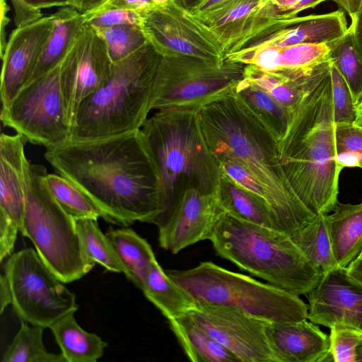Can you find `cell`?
Returning <instances> with one entry per match:
<instances>
[{"instance_id":"cell-1","label":"cell","mask_w":362,"mask_h":362,"mask_svg":"<svg viewBox=\"0 0 362 362\" xmlns=\"http://www.w3.org/2000/svg\"><path fill=\"white\" fill-rule=\"evenodd\" d=\"M45 158L102 210L106 221L158 226L165 207L157 165L141 129L46 148Z\"/></svg>"},{"instance_id":"cell-2","label":"cell","mask_w":362,"mask_h":362,"mask_svg":"<svg viewBox=\"0 0 362 362\" xmlns=\"http://www.w3.org/2000/svg\"><path fill=\"white\" fill-rule=\"evenodd\" d=\"M199 115L214 156L240 163L260 182L282 231L291 235L316 216L291 186L277 139L233 92L200 107Z\"/></svg>"},{"instance_id":"cell-3","label":"cell","mask_w":362,"mask_h":362,"mask_svg":"<svg viewBox=\"0 0 362 362\" xmlns=\"http://www.w3.org/2000/svg\"><path fill=\"white\" fill-rule=\"evenodd\" d=\"M281 165L293 189L315 215L338 202L341 168L337 162L329 59L310 83L279 141Z\"/></svg>"},{"instance_id":"cell-4","label":"cell","mask_w":362,"mask_h":362,"mask_svg":"<svg viewBox=\"0 0 362 362\" xmlns=\"http://www.w3.org/2000/svg\"><path fill=\"white\" fill-rule=\"evenodd\" d=\"M141 130L160 178L165 211L160 223L185 189L218 191L222 170L206 144L199 109H159L148 117Z\"/></svg>"},{"instance_id":"cell-5","label":"cell","mask_w":362,"mask_h":362,"mask_svg":"<svg viewBox=\"0 0 362 362\" xmlns=\"http://www.w3.org/2000/svg\"><path fill=\"white\" fill-rule=\"evenodd\" d=\"M161 55L148 41L113 63L107 83L80 106L70 140L109 137L141 129L151 109Z\"/></svg>"},{"instance_id":"cell-6","label":"cell","mask_w":362,"mask_h":362,"mask_svg":"<svg viewBox=\"0 0 362 362\" xmlns=\"http://www.w3.org/2000/svg\"><path fill=\"white\" fill-rule=\"evenodd\" d=\"M209 240L218 256L297 296L309 293L323 275L290 235L228 213L221 218Z\"/></svg>"},{"instance_id":"cell-7","label":"cell","mask_w":362,"mask_h":362,"mask_svg":"<svg viewBox=\"0 0 362 362\" xmlns=\"http://www.w3.org/2000/svg\"><path fill=\"white\" fill-rule=\"evenodd\" d=\"M165 272L194 305L230 306L268 322L308 319V305L299 296L211 262H200L189 269Z\"/></svg>"},{"instance_id":"cell-8","label":"cell","mask_w":362,"mask_h":362,"mask_svg":"<svg viewBox=\"0 0 362 362\" xmlns=\"http://www.w3.org/2000/svg\"><path fill=\"white\" fill-rule=\"evenodd\" d=\"M42 165L30 164L21 232L33 243L48 268L64 283L78 280L95 266L85 255L76 221L47 189Z\"/></svg>"},{"instance_id":"cell-9","label":"cell","mask_w":362,"mask_h":362,"mask_svg":"<svg viewBox=\"0 0 362 362\" xmlns=\"http://www.w3.org/2000/svg\"><path fill=\"white\" fill-rule=\"evenodd\" d=\"M245 66L228 59L218 64L192 56L161 57L151 109H199L231 93L243 77Z\"/></svg>"},{"instance_id":"cell-10","label":"cell","mask_w":362,"mask_h":362,"mask_svg":"<svg viewBox=\"0 0 362 362\" xmlns=\"http://www.w3.org/2000/svg\"><path fill=\"white\" fill-rule=\"evenodd\" d=\"M4 269L11 291V305L21 320L49 328L64 315L78 310L75 294L33 248L13 253Z\"/></svg>"},{"instance_id":"cell-11","label":"cell","mask_w":362,"mask_h":362,"mask_svg":"<svg viewBox=\"0 0 362 362\" xmlns=\"http://www.w3.org/2000/svg\"><path fill=\"white\" fill-rule=\"evenodd\" d=\"M61 65V64H60ZM60 65L25 86L1 110V121L25 141L45 148L70 139L60 84Z\"/></svg>"},{"instance_id":"cell-12","label":"cell","mask_w":362,"mask_h":362,"mask_svg":"<svg viewBox=\"0 0 362 362\" xmlns=\"http://www.w3.org/2000/svg\"><path fill=\"white\" fill-rule=\"evenodd\" d=\"M148 41L162 56L186 55L218 64L226 52L211 32L175 0L139 12Z\"/></svg>"},{"instance_id":"cell-13","label":"cell","mask_w":362,"mask_h":362,"mask_svg":"<svg viewBox=\"0 0 362 362\" xmlns=\"http://www.w3.org/2000/svg\"><path fill=\"white\" fill-rule=\"evenodd\" d=\"M112 62L103 39L90 25L83 27L60 65V84L70 129L82 103L110 78Z\"/></svg>"},{"instance_id":"cell-14","label":"cell","mask_w":362,"mask_h":362,"mask_svg":"<svg viewBox=\"0 0 362 362\" xmlns=\"http://www.w3.org/2000/svg\"><path fill=\"white\" fill-rule=\"evenodd\" d=\"M186 314L240 362H279L266 334L268 321L235 308L212 304L194 305Z\"/></svg>"},{"instance_id":"cell-15","label":"cell","mask_w":362,"mask_h":362,"mask_svg":"<svg viewBox=\"0 0 362 362\" xmlns=\"http://www.w3.org/2000/svg\"><path fill=\"white\" fill-rule=\"evenodd\" d=\"M226 213L218 189L205 193L197 188L187 189L175 198L158 226L159 245L175 255L209 240Z\"/></svg>"},{"instance_id":"cell-16","label":"cell","mask_w":362,"mask_h":362,"mask_svg":"<svg viewBox=\"0 0 362 362\" xmlns=\"http://www.w3.org/2000/svg\"><path fill=\"white\" fill-rule=\"evenodd\" d=\"M19 134L0 136V261L11 256L23 223L30 165Z\"/></svg>"},{"instance_id":"cell-17","label":"cell","mask_w":362,"mask_h":362,"mask_svg":"<svg viewBox=\"0 0 362 362\" xmlns=\"http://www.w3.org/2000/svg\"><path fill=\"white\" fill-rule=\"evenodd\" d=\"M307 296L310 321L329 329L340 325L362 332V283L346 268L324 274Z\"/></svg>"},{"instance_id":"cell-18","label":"cell","mask_w":362,"mask_h":362,"mask_svg":"<svg viewBox=\"0 0 362 362\" xmlns=\"http://www.w3.org/2000/svg\"><path fill=\"white\" fill-rule=\"evenodd\" d=\"M53 24L52 14L16 27L10 34L1 56V107H6L28 83Z\"/></svg>"},{"instance_id":"cell-19","label":"cell","mask_w":362,"mask_h":362,"mask_svg":"<svg viewBox=\"0 0 362 362\" xmlns=\"http://www.w3.org/2000/svg\"><path fill=\"white\" fill-rule=\"evenodd\" d=\"M347 29L346 18L342 10L277 20L244 41L233 52L255 47L327 44L342 37Z\"/></svg>"},{"instance_id":"cell-20","label":"cell","mask_w":362,"mask_h":362,"mask_svg":"<svg viewBox=\"0 0 362 362\" xmlns=\"http://www.w3.org/2000/svg\"><path fill=\"white\" fill-rule=\"evenodd\" d=\"M266 334L279 362L333 361L329 335L307 319L268 322Z\"/></svg>"},{"instance_id":"cell-21","label":"cell","mask_w":362,"mask_h":362,"mask_svg":"<svg viewBox=\"0 0 362 362\" xmlns=\"http://www.w3.org/2000/svg\"><path fill=\"white\" fill-rule=\"evenodd\" d=\"M266 0H233L214 12L196 17L223 47L226 54L268 26L260 16Z\"/></svg>"},{"instance_id":"cell-22","label":"cell","mask_w":362,"mask_h":362,"mask_svg":"<svg viewBox=\"0 0 362 362\" xmlns=\"http://www.w3.org/2000/svg\"><path fill=\"white\" fill-rule=\"evenodd\" d=\"M327 44H300L284 47H255L226 54V59L251 64L269 72L310 67L329 59Z\"/></svg>"},{"instance_id":"cell-23","label":"cell","mask_w":362,"mask_h":362,"mask_svg":"<svg viewBox=\"0 0 362 362\" xmlns=\"http://www.w3.org/2000/svg\"><path fill=\"white\" fill-rule=\"evenodd\" d=\"M53 15L52 29L28 83L62 64L83 27V14L74 6L62 7Z\"/></svg>"},{"instance_id":"cell-24","label":"cell","mask_w":362,"mask_h":362,"mask_svg":"<svg viewBox=\"0 0 362 362\" xmlns=\"http://www.w3.org/2000/svg\"><path fill=\"white\" fill-rule=\"evenodd\" d=\"M327 214L332 246L340 267L347 268L362 252V202L336 203Z\"/></svg>"},{"instance_id":"cell-25","label":"cell","mask_w":362,"mask_h":362,"mask_svg":"<svg viewBox=\"0 0 362 362\" xmlns=\"http://www.w3.org/2000/svg\"><path fill=\"white\" fill-rule=\"evenodd\" d=\"M185 355L192 362H240L230 350L214 338L187 314L168 320Z\"/></svg>"},{"instance_id":"cell-26","label":"cell","mask_w":362,"mask_h":362,"mask_svg":"<svg viewBox=\"0 0 362 362\" xmlns=\"http://www.w3.org/2000/svg\"><path fill=\"white\" fill-rule=\"evenodd\" d=\"M74 313H68L49 328L66 362H96L103 356L107 344L97 334L84 330Z\"/></svg>"},{"instance_id":"cell-27","label":"cell","mask_w":362,"mask_h":362,"mask_svg":"<svg viewBox=\"0 0 362 362\" xmlns=\"http://www.w3.org/2000/svg\"><path fill=\"white\" fill-rule=\"evenodd\" d=\"M218 194L226 213L250 223L282 231L267 202L243 189L223 172Z\"/></svg>"},{"instance_id":"cell-28","label":"cell","mask_w":362,"mask_h":362,"mask_svg":"<svg viewBox=\"0 0 362 362\" xmlns=\"http://www.w3.org/2000/svg\"><path fill=\"white\" fill-rule=\"evenodd\" d=\"M106 235L127 270L126 276L141 290L149 269L156 260L151 245L128 228L110 230Z\"/></svg>"},{"instance_id":"cell-29","label":"cell","mask_w":362,"mask_h":362,"mask_svg":"<svg viewBox=\"0 0 362 362\" xmlns=\"http://www.w3.org/2000/svg\"><path fill=\"white\" fill-rule=\"evenodd\" d=\"M141 291L168 320L185 315L194 306L190 297L168 276L157 260L152 263Z\"/></svg>"},{"instance_id":"cell-30","label":"cell","mask_w":362,"mask_h":362,"mask_svg":"<svg viewBox=\"0 0 362 362\" xmlns=\"http://www.w3.org/2000/svg\"><path fill=\"white\" fill-rule=\"evenodd\" d=\"M233 93L253 112L279 141L284 136L292 115L288 110L244 77L234 87Z\"/></svg>"},{"instance_id":"cell-31","label":"cell","mask_w":362,"mask_h":362,"mask_svg":"<svg viewBox=\"0 0 362 362\" xmlns=\"http://www.w3.org/2000/svg\"><path fill=\"white\" fill-rule=\"evenodd\" d=\"M290 236L307 259L320 268L323 274L340 267L333 252L327 214H317Z\"/></svg>"},{"instance_id":"cell-32","label":"cell","mask_w":362,"mask_h":362,"mask_svg":"<svg viewBox=\"0 0 362 362\" xmlns=\"http://www.w3.org/2000/svg\"><path fill=\"white\" fill-rule=\"evenodd\" d=\"M45 328L21 320L20 328L4 351L1 362H66L62 353L49 352L42 335Z\"/></svg>"},{"instance_id":"cell-33","label":"cell","mask_w":362,"mask_h":362,"mask_svg":"<svg viewBox=\"0 0 362 362\" xmlns=\"http://www.w3.org/2000/svg\"><path fill=\"white\" fill-rule=\"evenodd\" d=\"M44 181L59 204L74 220L104 218L98 206L69 179L61 175L47 173Z\"/></svg>"},{"instance_id":"cell-34","label":"cell","mask_w":362,"mask_h":362,"mask_svg":"<svg viewBox=\"0 0 362 362\" xmlns=\"http://www.w3.org/2000/svg\"><path fill=\"white\" fill-rule=\"evenodd\" d=\"M76 226L83 252L93 262L107 270L127 275V270L119 260L110 239L104 234L93 218H81Z\"/></svg>"},{"instance_id":"cell-35","label":"cell","mask_w":362,"mask_h":362,"mask_svg":"<svg viewBox=\"0 0 362 362\" xmlns=\"http://www.w3.org/2000/svg\"><path fill=\"white\" fill-rule=\"evenodd\" d=\"M329 59L346 81L356 107L362 99V62L356 52L350 27L340 38L327 44Z\"/></svg>"},{"instance_id":"cell-36","label":"cell","mask_w":362,"mask_h":362,"mask_svg":"<svg viewBox=\"0 0 362 362\" xmlns=\"http://www.w3.org/2000/svg\"><path fill=\"white\" fill-rule=\"evenodd\" d=\"M96 32L103 39L113 63L129 57L148 42L140 25L121 24Z\"/></svg>"},{"instance_id":"cell-37","label":"cell","mask_w":362,"mask_h":362,"mask_svg":"<svg viewBox=\"0 0 362 362\" xmlns=\"http://www.w3.org/2000/svg\"><path fill=\"white\" fill-rule=\"evenodd\" d=\"M330 353L335 362H362V332L349 327L330 328Z\"/></svg>"},{"instance_id":"cell-38","label":"cell","mask_w":362,"mask_h":362,"mask_svg":"<svg viewBox=\"0 0 362 362\" xmlns=\"http://www.w3.org/2000/svg\"><path fill=\"white\" fill-rule=\"evenodd\" d=\"M329 71L334 123L354 124L356 110L351 92L346 81L330 59Z\"/></svg>"},{"instance_id":"cell-39","label":"cell","mask_w":362,"mask_h":362,"mask_svg":"<svg viewBox=\"0 0 362 362\" xmlns=\"http://www.w3.org/2000/svg\"><path fill=\"white\" fill-rule=\"evenodd\" d=\"M84 23L95 30H100L121 24L140 25L138 11L119 8H95L83 13Z\"/></svg>"},{"instance_id":"cell-40","label":"cell","mask_w":362,"mask_h":362,"mask_svg":"<svg viewBox=\"0 0 362 362\" xmlns=\"http://www.w3.org/2000/svg\"><path fill=\"white\" fill-rule=\"evenodd\" d=\"M331 0H266L261 9L262 17L267 21L289 19L307 8Z\"/></svg>"},{"instance_id":"cell-41","label":"cell","mask_w":362,"mask_h":362,"mask_svg":"<svg viewBox=\"0 0 362 362\" xmlns=\"http://www.w3.org/2000/svg\"><path fill=\"white\" fill-rule=\"evenodd\" d=\"M218 161L224 174L243 189L264 199L268 204L265 189L260 182L245 168L240 163L230 160L221 159L218 160Z\"/></svg>"},{"instance_id":"cell-42","label":"cell","mask_w":362,"mask_h":362,"mask_svg":"<svg viewBox=\"0 0 362 362\" xmlns=\"http://www.w3.org/2000/svg\"><path fill=\"white\" fill-rule=\"evenodd\" d=\"M337 153H354L362 160V126L356 124H335Z\"/></svg>"},{"instance_id":"cell-43","label":"cell","mask_w":362,"mask_h":362,"mask_svg":"<svg viewBox=\"0 0 362 362\" xmlns=\"http://www.w3.org/2000/svg\"><path fill=\"white\" fill-rule=\"evenodd\" d=\"M151 5V0H106L95 8H119L139 12Z\"/></svg>"},{"instance_id":"cell-44","label":"cell","mask_w":362,"mask_h":362,"mask_svg":"<svg viewBox=\"0 0 362 362\" xmlns=\"http://www.w3.org/2000/svg\"><path fill=\"white\" fill-rule=\"evenodd\" d=\"M350 28L356 52L362 62V8L351 18Z\"/></svg>"},{"instance_id":"cell-45","label":"cell","mask_w":362,"mask_h":362,"mask_svg":"<svg viewBox=\"0 0 362 362\" xmlns=\"http://www.w3.org/2000/svg\"><path fill=\"white\" fill-rule=\"evenodd\" d=\"M233 0H203L189 12L193 16H201L217 11Z\"/></svg>"},{"instance_id":"cell-46","label":"cell","mask_w":362,"mask_h":362,"mask_svg":"<svg viewBox=\"0 0 362 362\" xmlns=\"http://www.w3.org/2000/svg\"><path fill=\"white\" fill-rule=\"evenodd\" d=\"M28 6L37 9L54 6H73L74 0H22Z\"/></svg>"},{"instance_id":"cell-47","label":"cell","mask_w":362,"mask_h":362,"mask_svg":"<svg viewBox=\"0 0 362 362\" xmlns=\"http://www.w3.org/2000/svg\"><path fill=\"white\" fill-rule=\"evenodd\" d=\"M12 303V295L11 288L6 276L1 275L0 278V313L2 314L5 309Z\"/></svg>"},{"instance_id":"cell-48","label":"cell","mask_w":362,"mask_h":362,"mask_svg":"<svg viewBox=\"0 0 362 362\" xmlns=\"http://www.w3.org/2000/svg\"><path fill=\"white\" fill-rule=\"evenodd\" d=\"M9 11V7L6 1V0H1V37H0V53L1 56L2 55L6 42V28L8 24L10 19L7 16V13Z\"/></svg>"},{"instance_id":"cell-49","label":"cell","mask_w":362,"mask_h":362,"mask_svg":"<svg viewBox=\"0 0 362 362\" xmlns=\"http://www.w3.org/2000/svg\"><path fill=\"white\" fill-rule=\"evenodd\" d=\"M360 161V156L354 153H341L337 156V164L341 169L344 168H359Z\"/></svg>"},{"instance_id":"cell-50","label":"cell","mask_w":362,"mask_h":362,"mask_svg":"<svg viewBox=\"0 0 362 362\" xmlns=\"http://www.w3.org/2000/svg\"><path fill=\"white\" fill-rule=\"evenodd\" d=\"M344 9L351 17L354 18L362 8V0H331Z\"/></svg>"},{"instance_id":"cell-51","label":"cell","mask_w":362,"mask_h":362,"mask_svg":"<svg viewBox=\"0 0 362 362\" xmlns=\"http://www.w3.org/2000/svg\"><path fill=\"white\" fill-rule=\"evenodd\" d=\"M105 0H74V7L81 13H86L100 6Z\"/></svg>"},{"instance_id":"cell-52","label":"cell","mask_w":362,"mask_h":362,"mask_svg":"<svg viewBox=\"0 0 362 362\" xmlns=\"http://www.w3.org/2000/svg\"><path fill=\"white\" fill-rule=\"evenodd\" d=\"M346 269L352 278L362 283V252Z\"/></svg>"},{"instance_id":"cell-53","label":"cell","mask_w":362,"mask_h":362,"mask_svg":"<svg viewBox=\"0 0 362 362\" xmlns=\"http://www.w3.org/2000/svg\"><path fill=\"white\" fill-rule=\"evenodd\" d=\"M181 6L188 11H191L203 0H175Z\"/></svg>"},{"instance_id":"cell-54","label":"cell","mask_w":362,"mask_h":362,"mask_svg":"<svg viewBox=\"0 0 362 362\" xmlns=\"http://www.w3.org/2000/svg\"><path fill=\"white\" fill-rule=\"evenodd\" d=\"M356 119L354 124L362 126V99L356 107Z\"/></svg>"},{"instance_id":"cell-55","label":"cell","mask_w":362,"mask_h":362,"mask_svg":"<svg viewBox=\"0 0 362 362\" xmlns=\"http://www.w3.org/2000/svg\"><path fill=\"white\" fill-rule=\"evenodd\" d=\"M170 0H151L153 4L154 5H162L166 4Z\"/></svg>"},{"instance_id":"cell-56","label":"cell","mask_w":362,"mask_h":362,"mask_svg":"<svg viewBox=\"0 0 362 362\" xmlns=\"http://www.w3.org/2000/svg\"><path fill=\"white\" fill-rule=\"evenodd\" d=\"M105 1H106V0H105Z\"/></svg>"}]
</instances>
